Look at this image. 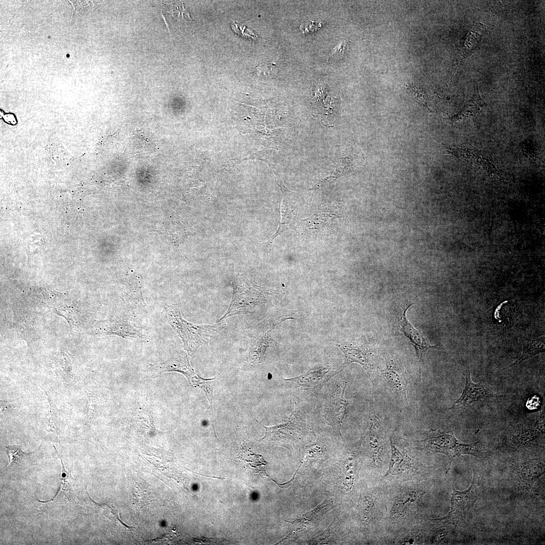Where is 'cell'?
Masks as SVG:
<instances>
[{"label": "cell", "mask_w": 545, "mask_h": 545, "mask_svg": "<svg viewBox=\"0 0 545 545\" xmlns=\"http://www.w3.org/2000/svg\"><path fill=\"white\" fill-rule=\"evenodd\" d=\"M165 312L169 323L180 337L185 349L190 354L206 343L213 335L225 325L221 321L214 325H199L191 323L182 317L179 307L175 304L166 307Z\"/></svg>", "instance_id": "cell-1"}, {"label": "cell", "mask_w": 545, "mask_h": 545, "mask_svg": "<svg viewBox=\"0 0 545 545\" xmlns=\"http://www.w3.org/2000/svg\"><path fill=\"white\" fill-rule=\"evenodd\" d=\"M345 355V360L341 367L343 368L351 363L361 365L366 370L373 383L378 376L379 357L376 350L366 343H344L338 345Z\"/></svg>", "instance_id": "cell-7"}, {"label": "cell", "mask_w": 545, "mask_h": 545, "mask_svg": "<svg viewBox=\"0 0 545 545\" xmlns=\"http://www.w3.org/2000/svg\"><path fill=\"white\" fill-rule=\"evenodd\" d=\"M336 527V520L334 519L332 524H331V525L324 532H323L319 536H316L310 540V542L311 543V544H318L319 543L322 542L323 540L326 539V538L331 536L332 534H333V531L335 530Z\"/></svg>", "instance_id": "cell-26"}, {"label": "cell", "mask_w": 545, "mask_h": 545, "mask_svg": "<svg viewBox=\"0 0 545 545\" xmlns=\"http://www.w3.org/2000/svg\"><path fill=\"white\" fill-rule=\"evenodd\" d=\"M7 454L9 459V464L7 466L12 467L17 464L19 462L29 454L26 453L16 446H8L6 447Z\"/></svg>", "instance_id": "cell-23"}, {"label": "cell", "mask_w": 545, "mask_h": 545, "mask_svg": "<svg viewBox=\"0 0 545 545\" xmlns=\"http://www.w3.org/2000/svg\"><path fill=\"white\" fill-rule=\"evenodd\" d=\"M241 465L254 474H263L270 477L266 473L265 468L267 462L262 456L252 453L246 448L241 449L238 457Z\"/></svg>", "instance_id": "cell-18"}, {"label": "cell", "mask_w": 545, "mask_h": 545, "mask_svg": "<svg viewBox=\"0 0 545 545\" xmlns=\"http://www.w3.org/2000/svg\"><path fill=\"white\" fill-rule=\"evenodd\" d=\"M334 503L329 498H326L324 501L316 507L314 509L303 514L298 518L293 521H287L292 524V530L290 533L279 543L288 539H292L298 537L299 535L304 531H307L319 521L323 516L328 511L334 508Z\"/></svg>", "instance_id": "cell-13"}, {"label": "cell", "mask_w": 545, "mask_h": 545, "mask_svg": "<svg viewBox=\"0 0 545 545\" xmlns=\"http://www.w3.org/2000/svg\"><path fill=\"white\" fill-rule=\"evenodd\" d=\"M487 104L481 97L477 86L474 85V91L471 99L463 108L456 115L445 118L453 125L468 124L475 120L481 113L482 109Z\"/></svg>", "instance_id": "cell-16"}, {"label": "cell", "mask_w": 545, "mask_h": 545, "mask_svg": "<svg viewBox=\"0 0 545 545\" xmlns=\"http://www.w3.org/2000/svg\"><path fill=\"white\" fill-rule=\"evenodd\" d=\"M341 370L326 366L311 369L298 376L283 380L289 383L290 387L297 395L317 397L328 380Z\"/></svg>", "instance_id": "cell-5"}, {"label": "cell", "mask_w": 545, "mask_h": 545, "mask_svg": "<svg viewBox=\"0 0 545 545\" xmlns=\"http://www.w3.org/2000/svg\"><path fill=\"white\" fill-rule=\"evenodd\" d=\"M104 331L107 334L116 335L124 338H140L142 336L137 328L124 320L110 323Z\"/></svg>", "instance_id": "cell-19"}, {"label": "cell", "mask_w": 545, "mask_h": 545, "mask_svg": "<svg viewBox=\"0 0 545 545\" xmlns=\"http://www.w3.org/2000/svg\"><path fill=\"white\" fill-rule=\"evenodd\" d=\"M390 443L391 457L386 475L389 474L397 475L414 472L417 468L404 448L397 445L392 437L390 438Z\"/></svg>", "instance_id": "cell-14"}, {"label": "cell", "mask_w": 545, "mask_h": 545, "mask_svg": "<svg viewBox=\"0 0 545 545\" xmlns=\"http://www.w3.org/2000/svg\"><path fill=\"white\" fill-rule=\"evenodd\" d=\"M162 369L164 372H178L187 378L189 383L192 386L202 389L205 393L211 408L214 387L213 378H203L198 375L191 366L186 354L184 352L176 353L168 360L164 362Z\"/></svg>", "instance_id": "cell-10"}, {"label": "cell", "mask_w": 545, "mask_h": 545, "mask_svg": "<svg viewBox=\"0 0 545 545\" xmlns=\"http://www.w3.org/2000/svg\"><path fill=\"white\" fill-rule=\"evenodd\" d=\"M62 464V470L60 475L61 483L59 489L56 495L51 500L46 501H40V502L47 503L49 502H58L62 501H66L71 502H75L76 497L74 493V486L75 479L72 477L70 470H66L62 458H61Z\"/></svg>", "instance_id": "cell-17"}, {"label": "cell", "mask_w": 545, "mask_h": 545, "mask_svg": "<svg viewBox=\"0 0 545 545\" xmlns=\"http://www.w3.org/2000/svg\"><path fill=\"white\" fill-rule=\"evenodd\" d=\"M419 448L431 454L441 453L446 454L450 459L463 454H470L478 457L483 455V452L478 442L467 444L458 441L452 431L441 428L431 429L427 437L421 440L412 441Z\"/></svg>", "instance_id": "cell-2"}, {"label": "cell", "mask_w": 545, "mask_h": 545, "mask_svg": "<svg viewBox=\"0 0 545 545\" xmlns=\"http://www.w3.org/2000/svg\"><path fill=\"white\" fill-rule=\"evenodd\" d=\"M477 493L474 476L471 485L468 489L460 492L453 488L450 512L446 517L436 520L455 524L464 519L468 511L478 500Z\"/></svg>", "instance_id": "cell-12"}, {"label": "cell", "mask_w": 545, "mask_h": 545, "mask_svg": "<svg viewBox=\"0 0 545 545\" xmlns=\"http://www.w3.org/2000/svg\"><path fill=\"white\" fill-rule=\"evenodd\" d=\"M160 13H161V17L162 18V19L164 20V22H165V24L166 25L169 31L170 32V28H169V24H168V23H167V21H166V20L165 19V16L164 15V14L162 13L161 8V10H160Z\"/></svg>", "instance_id": "cell-27"}, {"label": "cell", "mask_w": 545, "mask_h": 545, "mask_svg": "<svg viewBox=\"0 0 545 545\" xmlns=\"http://www.w3.org/2000/svg\"><path fill=\"white\" fill-rule=\"evenodd\" d=\"M294 406L288 418L281 424L267 427L256 420L265 430L264 437L260 441L265 440L287 445L291 444L296 440L304 428L306 421L302 414L299 412L296 402H294Z\"/></svg>", "instance_id": "cell-9"}, {"label": "cell", "mask_w": 545, "mask_h": 545, "mask_svg": "<svg viewBox=\"0 0 545 545\" xmlns=\"http://www.w3.org/2000/svg\"><path fill=\"white\" fill-rule=\"evenodd\" d=\"M407 91L416 101L428 107V98L425 91L420 87L413 84H406Z\"/></svg>", "instance_id": "cell-22"}, {"label": "cell", "mask_w": 545, "mask_h": 545, "mask_svg": "<svg viewBox=\"0 0 545 545\" xmlns=\"http://www.w3.org/2000/svg\"><path fill=\"white\" fill-rule=\"evenodd\" d=\"M464 375L465 384L463 393L449 410L460 406H466L474 401L493 396V393L486 386L472 381L469 369Z\"/></svg>", "instance_id": "cell-15"}, {"label": "cell", "mask_w": 545, "mask_h": 545, "mask_svg": "<svg viewBox=\"0 0 545 545\" xmlns=\"http://www.w3.org/2000/svg\"><path fill=\"white\" fill-rule=\"evenodd\" d=\"M269 342V337L267 335L259 336L253 340L250 347L248 355V360L250 362L259 363L262 361Z\"/></svg>", "instance_id": "cell-20"}, {"label": "cell", "mask_w": 545, "mask_h": 545, "mask_svg": "<svg viewBox=\"0 0 545 545\" xmlns=\"http://www.w3.org/2000/svg\"><path fill=\"white\" fill-rule=\"evenodd\" d=\"M383 368H378V376L383 378L401 405H408V386L411 376L404 362L397 356H387Z\"/></svg>", "instance_id": "cell-4"}, {"label": "cell", "mask_w": 545, "mask_h": 545, "mask_svg": "<svg viewBox=\"0 0 545 545\" xmlns=\"http://www.w3.org/2000/svg\"><path fill=\"white\" fill-rule=\"evenodd\" d=\"M233 297L226 313L221 321L232 315L250 312L256 306L268 300L271 292L249 281L243 275L238 274L232 280Z\"/></svg>", "instance_id": "cell-3"}, {"label": "cell", "mask_w": 545, "mask_h": 545, "mask_svg": "<svg viewBox=\"0 0 545 545\" xmlns=\"http://www.w3.org/2000/svg\"><path fill=\"white\" fill-rule=\"evenodd\" d=\"M364 440L367 452L375 461L380 462L387 452L386 430L371 402L364 421Z\"/></svg>", "instance_id": "cell-6"}, {"label": "cell", "mask_w": 545, "mask_h": 545, "mask_svg": "<svg viewBox=\"0 0 545 545\" xmlns=\"http://www.w3.org/2000/svg\"><path fill=\"white\" fill-rule=\"evenodd\" d=\"M413 304L414 303L409 304L408 302L403 303L401 308H399L397 315L394 317L393 320H391L393 322L396 333L399 332L403 334L413 345L419 364V378L421 380L423 356L428 350L437 349L438 347L430 345L421 332L414 327L407 319L406 312Z\"/></svg>", "instance_id": "cell-8"}, {"label": "cell", "mask_w": 545, "mask_h": 545, "mask_svg": "<svg viewBox=\"0 0 545 545\" xmlns=\"http://www.w3.org/2000/svg\"><path fill=\"white\" fill-rule=\"evenodd\" d=\"M544 351V337L523 343V351L520 357L511 366L519 363L530 357Z\"/></svg>", "instance_id": "cell-21"}, {"label": "cell", "mask_w": 545, "mask_h": 545, "mask_svg": "<svg viewBox=\"0 0 545 545\" xmlns=\"http://www.w3.org/2000/svg\"><path fill=\"white\" fill-rule=\"evenodd\" d=\"M347 386V382L336 385L328 395L323 405L326 420L341 435L342 423L350 402L345 396Z\"/></svg>", "instance_id": "cell-11"}, {"label": "cell", "mask_w": 545, "mask_h": 545, "mask_svg": "<svg viewBox=\"0 0 545 545\" xmlns=\"http://www.w3.org/2000/svg\"><path fill=\"white\" fill-rule=\"evenodd\" d=\"M348 42L346 40H343L338 43L332 49L327 58L328 61H335L342 57L347 51Z\"/></svg>", "instance_id": "cell-24"}, {"label": "cell", "mask_w": 545, "mask_h": 545, "mask_svg": "<svg viewBox=\"0 0 545 545\" xmlns=\"http://www.w3.org/2000/svg\"><path fill=\"white\" fill-rule=\"evenodd\" d=\"M86 394L88 398V408L85 425H87L90 422L92 421V420L94 417V416L95 414V408L96 407V405H95L97 401H98L96 398L94 397L91 395H89L87 393Z\"/></svg>", "instance_id": "cell-25"}]
</instances>
